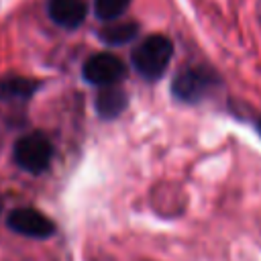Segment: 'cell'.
<instances>
[{
    "label": "cell",
    "mask_w": 261,
    "mask_h": 261,
    "mask_svg": "<svg viewBox=\"0 0 261 261\" xmlns=\"http://www.w3.org/2000/svg\"><path fill=\"white\" fill-rule=\"evenodd\" d=\"M173 55V45L165 35H149L145 37L130 55L133 67L145 80H159Z\"/></svg>",
    "instance_id": "cell-1"
},
{
    "label": "cell",
    "mask_w": 261,
    "mask_h": 261,
    "mask_svg": "<svg viewBox=\"0 0 261 261\" xmlns=\"http://www.w3.org/2000/svg\"><path fill=\"white\" fill-rule=\"evenodd\" d=\"M12 157L22 171L39 175L49 167V163L53 159V145L47 139V135L35 130V133L22 135L14 143Z\"/></svg>",
    "instance_id": "cell-2"
},
{
    "label": "cell",
    "mask_w": 261,
    "mask_h": 261,
    "mask_svg": "<svg viewBox=\"0 0 261 261\" xmlns=\"http://www.w3.org/2000/svg\"><path fill=\"white\" fill-rule=\"evenodd\" d=\"M216 82H218L216 75L204 67H186L175 75L171 84V92L177 100L196 104L204 100V96L216 86Z\"/></svg>",
    "instance_id": "cell-3"
},
{
    "label": "cell",
    "mask_w": 261,
    "mask_h": 261,
    "mask_svg": "<svg viewBox=\"0 0 261 261\" xmlns=\"http://www.w3.org/2000/svg\"><path fill=\"white\" fill-rule=\"evenodd\" d=\"M82 73L88 84L106 88V86H114L116 82H120L126 75V67L112 53H96L86 59Z\"/></svg>",
    "instance_id": "cell-4"
},
{
    "label": "cell",
    "mask_w": 261,
    "mask_h": 261,
    "mask_svg": "<svg viewBox=\"0 0 261 261\" xmlns=\"http://www.w3.org/2000/svg\"><path fill=\"white\" fill-rule=\"evenodd\" d=\"M6 224L10 230L29 239H47L55 232L53 220L35 208H14L8 214Z\"/></svg>",
    "instance_id": "cell-5"
},
{
    "label": "cell",
    "mask_w": 261,
    "mask_h": 261,
    "mask_svg": "<svg viewBox=\"0 0 261 261\" xmlns=\"http://www.w3.org/2000/svg\"><path fill=\"white\" fill-rule=\"evenodd\" d=\"M47 12L57 27L77 29L88 14V6L86 0H49Z\"/></svg>",
    "instance_id": "cell-6"
},
{
    "label": "cell",
    "mask_w": 261,
    "mask_h": 261,
    "mask_svg": "<svg viewBox=\"0 0 261 261\" xmlns=\"http://www.w3.org/2000/svg\"><path fill=\"white\" fill-rule=\"evenodd\" d=\"M39 90V82L20 75L0 77V100L2 102H24Z\"/></svg>",
    "instance_id": "cell-7"
},
{
    "label": "cell",
    "mask_w": 261,
    "mask_h": 261,
    "mask_svg": "<svg viewBox=\"0 0 261 261\" xmlns=\"http://www.w3.org/2000/svg\"><path fill=\"white\" fill-rule=\"evenodd\" d=\"M126 108V94L116 86H106L96 96V110L102 118H114Z\"/></svg>",
    "instance_id": "cell-8"
},
{
    "label": "cell",
    "mask_w": 261,
    "mask_h": 261,
    "mask_svg": "<svg viewBox=\"0 0 261 261\" xmlns=\"http://www.w3.org/2000/svg\"><path fill=\"white\" fill-rule=\"evenodd\" d=\"M139 33V24L133 20H122V22H112L100 29L98 37L108 43V45H124L128 41H133Z\"/></svg>",
    "instance_id": "cell-9"
},
{
    "label": "cell",
    "mask_w": 261,
    "mask_h": 261,
    "mask_svg": "<svg viewBox=\"0 0 261 261\" xmlns=\"http://www.w3.org/2000/svg\"><path fill=\"white\" fill-rule=\"evenodd\" d=\"M130 0H94V12L100 20H114L124 14Z\"/></svg>",
    "instance_id": "cell-10"
},
{
    "label": "cell",
    "mask_w": 261,
    "mask_h": 261,
    "mask_svg": "<svg viewBox=\"0 0 261 261\" xmlns=\"http://www.w3.org/2000/svg\"><path fill=\"white\" fill-rule=\"evenodd\" d=\"M257 133L261 135V120H257Z\"/></svg>",
    "instance_id": "cell-11"
},
{
    "label": "cell",
    "mask_w": 261,
    "mask_h": 261,
    "mask_svg": "<svg viewBox=\"0 0 261 261\" xmlns=\"http://www.w3.org/2000/svg\"><path fill=\"white\" fill-rule=\"evenodd\" d=\"M0 212H2V200H0Z\"/></svg>",
    "instance_id": "cell-12"
}]
</instances>
